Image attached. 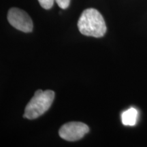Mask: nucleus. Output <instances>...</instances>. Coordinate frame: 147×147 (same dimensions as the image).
<instances>
[{
	"mask_svg": "<svg viewBox=\"0 0 147 147\" xmlns=\"http://www.w3.org/2000/svg\"><path fill=\"white\" fill-rule=\"evenodd\" d=\"M78 27L82 34L95 38L104 36L107 29L102 15L94 8H88L83 11L79 18Z\"/></svg>",
	"mask_w": 147,
	"mask_h": 147,
	"instance_id": "1",
	"label": "nucleus"
},
{
	"mask_svg": "<svg viewBox=\"0 0 147 147\" xmlns=\"http://www.w3.org/2000/svg\"><path fill=\"white\" fill-rule=\"evenodd\" d=\"M54 98L55 93L51 90L36 91L25 107L24 117L31 120L40 117L50 108Z\"/></svg>",
	"mask_w": 147,
	"mask_h": 147,
	"instance_id": "2",
	"label": "nucleus"
},
{
	"mask_svg": "<svg viewBox=\"0 0 147 147\" xmlns=\"http://www.w3.org/2000/svg\"><path fill=\"white\" fill-rule=\"evenodd\" d=\"M8 21L12 27L25 33L32 32L33 22L27 12L21 9L12 8L8 13Z\"/></svg>",
	"mask_w": 147,
	"mask_h": 147,
	"instance_id": "3",
	"label": "nucleus"
},
{
	"mask_svg": "<svg viewBox=\"0 0 147 147\" xmlns=\"http://www.w3.org/2000/svg\"><path fill=\"white\" fill-rule=\"evenodd\" d=\"M89 131L87 125L81 122H69L60 128L59 134L61 138L67 141H77L82 138Z\"/></svg>",
	"mask_w": 147,
	"mask_h": 147,
	"instance_id": "4",
	"label": "nucleus"
},
{
	"mask_svg": "<svg viewBox=\"0 0 147 147\" xmlns=\"http://www.w3.org/2000/svg\"><path fill=\"white\" fill-rule=\"evenodd\" d=\"M138 116V110L134 108H131L123 112L121 115L122 123L124 125L134 126L136 124Z\"/></svg>",
	"mask_w": 147,
	"mask_h": 147,
	"instance_id": "5",
	"label": "nucleus"
},
{
	"mask_svg": "<svg viewBox=\"0 0 147 147\" xmlns=\"http://www.w3.org/2000/svg\"><path fill=\"white\" fill-rule=\"evenodd\" d=\"M40 4L43 8L49 10L53 6L55 0H38Z\"/></svg>",
	"mask_w": 147,
	"mask_h": 147,
	"instance_id": "6",
	"label": "nucleus"
},
{
	"mask_svg": "<svg viewBox=\"0 0 147 147\" xmlns=\"http://www.w3.org/2000/svg\"><path fill=\"white\" fill-rule=\"evenodd\" d=\"M57 5L62 9H66L70 4V0H55Z\"/></svg>",
	"mask_w": 147,
	"mask_h": 147,
	"instance_id": "7",
	"label": "nucleus"
}]
</instances>
